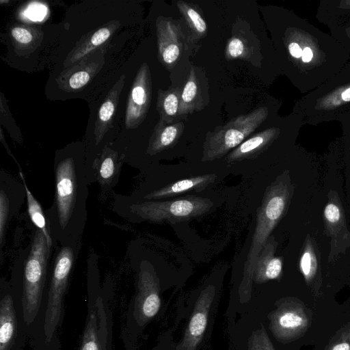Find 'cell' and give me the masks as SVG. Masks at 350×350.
<instances>
[{
    "instance_id": "1",
    "label": "cell",
    "mask_w": 350,
    "mask_h": 350,
    "mask_svg": "<svg viewBox=\"0 0 350 350\" xmlns=\"http://www.w3.org/2000/svg\"><path fill=\"white\" fill-rule=\"evenodd\" d=\"M81 153L62 151L54 160L55 193L45 211L53 243L81 247L88 219V180Z\"/></svg>"
},
{
    "instance_id": "2",
    "label": "cell",
    "mask_w": 350,
    "mask_h": 350,
    "mask_svg": "<svg viewBox=\"0 0 350 350\" xmlns=\"http://www.w3.org/2000/svg\"><path fill=\"white\" fill-rule=\"evenodd\" d=\"M51 250L43 232L33 226L30 243L20 249L12 267L10 282L12 293L21 299L28 337L43 304Z\"/></svg>"
},
{
    "instance_id": "3",
    "label": "cell",
    "mask_w": 350,
    "mask_h": 350,
    "mask_svg": "<svg viewBox=\"0 0 350 350\" xmlns=\"http://www.w3.org/2000/svg\"><path fill=\"white\" fill-rule=\"evenodd\" d=\"M294 191L295 185L288 170L284 171L266 188L261 205L257 210L256 227L239 286L242 301L250 297L256 258L273 230L286 213Z\"/></svg>"
},
{
    "instance_id": "4",
    "label": "cell",
    "mask_w": 350,
    "mask_h": 350,
    "mask_svg": "<svg viewBox=\"0 0 350 350\" xmlns=\"http://www.w3.org/2000/svg\"><path fill=\"white\" fill-rule=\"evenodd\" d=\"M135 273V291L125 314L120 332L125 350H135L138 336L161 308V286L153 264L147 259L137 260L130 254Z\"/></svg>"
},
{
    "instance_id": "5",
    "label": "cell",
    "mask_w": 350,
    "mask_h": 350,
    "mask_svg": "<svg viewBox=\"0 0 350 350\" xmlns=\"http://www.w3.org/2000/svg\"><path fill=\"white\" fill-rule=\"evenodd\" d=\"M213 206L211 200L193 196L167 201L135 202L126 195L117 193L114 195L113 202V211L133 223L185 221L205 215Z\"/></svg>"
},
{
    "instance_id": "6",
    "label": "cell",
    "mask_w": 350,
    "mask_h": 350,
    "mask_svg": "<svg viewBox=\"0 0 350 350\" xmlns=\"http://www.w3.org/2000/svg\"><path fill=\"white\" fill-rule=\"evenodd\" d=\"M113 282L109 278L101 287L99 274L88 275V310L79 350H113L111 301Z\"/></svg>"
},
{
    "instance_id": "7",
    "label": "cell",
    "mask_w": 350,
    "mask_h": 350,
    "mask_svg": "<svg viewBox=\"0 0 350 350\" xmlns=\"http://www.w3.org/2000/svg\"><path fill=\"white\" fill-rule=\"evenodd\" d=\"M267 115L268 109L260 107L209 131L203 144L202 161L219 159L237 148L266 120Z\"/></svg>"
},
{
    "instance_id": "8",
    "label": "cell",
    "mask_w": 350,
    "mask_h": 350,
    "mask_svg": "<svg viewBox=\"0 0 350 350\" xmlns=\"http://www.w3.org/2000/svg\"><path fill=\"white\" fill-rule=\"evenodd\" d=\"M29 339L23 306L13 297L10 281L0 280V350H24Z\"/></svg>"
},
{
    "instance_id": "9",
    "label": "cell",
    "mask_w": 350,
    "mask_h": 350,
    "mask_svg": "<svg viewBox=\"0 0 350 350\" xmlns=\"http://www.w3.org/2000/svg\"><path fill=\"white\" fill-rule=\"evenodd\" d=\"M278 307L268 316L269 329L282 343L295 340L308 329L310 312L299 299L286 297L278 301Z\"/></svg>"
},
{
    "instance_id": "10",
    "label": "cell",
    "mask_w": 350,
    "mask_h": 350,
    "mask_svg": "<svg viewBox=\"0 0 350 350\" xmlns=\"http://www.w3.org/2000/svg\"><path fill=\"white\" fill-rule=\"evenodd\" d=\"M323 210L325 232L330 238L329 262H336L350 247V231L338 193L331 191Z\"/></svg>"
},
{
    "instance_id": "11",
    "label": "cell",
    "mask_w": 350,
    "mask_h": 350,
    "mask_svg": "<svg viewBox=\"0 0 350 350\" xmlns=\"http://www.w3.org/2000/svg\"><path fill=\"white\" fill-rule=\"evenodd\" d=\"M152 99V79L149 66L143 63L134 79L128 96L125 111V127L137 128L148 112Z\"/></svg>"
},
{
    "instance_id": "12",
    "label": "cell",
    "mask_w": 350,
    "mask_h": 350,
    "mask_svg": "<svg viewBox=\"0 0 350 350\" xmlns=\"http://www.w3.org/2000/svg\"><path fill=\"white\" fill-rule=\"evenodd\" d=\"M26 190L23 182L18 181L6 171L0 172V250L2 260V250L5 241L8 225L18 213L25 198Z\"/></svg>"
},
{
    "instance_id": "13",
    "label": "cell",
    "mask_w": 350,
    "mask_h": 350,
    "mask_svg": "<svg viewBox=\"0 0 350 350\" xmlns=\"http://www.w3.org/2000/svg\"><path fill=\"white\" fill-rule=\"evenodd\" d=\"M215 295V287L208 285L198 297L182 340L175 350H197L206 330L209 310Z\"/></svg>"
},
{
    "instance_id": "14",
    "label": "cell",
    "mask_w": 350,
    "mask_h": 350,
    "mask_svg": "<svg viewBox=\"0 0 350 350\" xmlns=\"http://www.w3.org/2000/svg\"><path fill=\"white\" fill-rule=\"evenodd\" d=\"M101 47L79 62L65 68L56 79L59 88L66 92L82 90L99 72L104 64Z\"/></svg>"
},
{
    "instance_id": "15",
    "label": "cell",
    "mask_w": 350,
    "mask_h": 350,
    "mask_svg": "<svg viewBox=\"0 0 350 350\" xmlns=\"http://www.w3.org/2000/svg\"><path fill=\"white\" fill-rule=\"evenodd\" d=\"M124 163V155L107 146L96 159L93 166L95 182L100 187V196L105 198L117 185Z\"/></svg>"
},
{
    "instance_id": "16",
    "label": "cell",
    "mask_w": 350,
    "mask_h": 350,
    "mask_svg": "<svg viewBox=\"0 0 350 350\" xmlns=\"http://www.w3.org/2000/svg\"><path fill=\"white\" fill-rule=\"evenodd\" d=\"M156 29L159 60L165 68H172L183 48L180 29L174 22L162 16L157 20Z\"/></svg>"
},
{
    "instance_id": "17",
    "label": "cell",
    "mask_w": 350,
    "mask_h": 350,
    "mask_svg": "<svg viewBox=\"0 0 350 350\" xmlns=\"http://www.w3.org/2000/svg\"><path fill=\"white\" fill-rule=\"evenodd\" d=\"M120 27L119 21H111L82 36L66 57L63 64L64 69L79 62L100 49Z\"/></svg>"
},
{
    "instance_id": "18",
    "label": "cell",
    "mask_w": 350,
    "mask_h": 350,
    "mask_svg": "<svg viewBox=\"0 0 350 350\" xmlns=\"http://www.w3.org/2000/svg\"><path fill=\"white\" fill-rule=\"evenodd\" d=\"M278 243L271 234L262 246L254 265L253 281L262 284L271 280L278 279L282 273L283 261L275 256Z\"/></svg>"
},
{
    "instance_id": "19",
    "label": "cell",
    "mask_w": 350,
    "mask_h": 350,
    "mask_svg": "<svg viewBox=\"0 0 350 350\" xmlns=\"http://www.w3.org/2000/svg\"><path fill=\"white\" fill-rule=\"evenodd\" d=\"M217 178L215 174L196 176L178 180L161 188L154 189L144 194L128 198L135 202L145 200H156L167 197L174 196L189 191H201L213 183Z\"/></svg>"
},
{
    "instance_id": "20",
    "label": "cell",
    "mask_w": 350,
    "mask_h": 350,
    "mask_svg": "<svg viewBox=\"0 0 350 350\" xmlns=\"http://www.w3.org/2000/svg\"><path fill=\"white\" fill-rule=\"evenodd\" d=\"M125 75H122L110 89L101 105L100 106L95 127L94 129V145L98 146L105 135L111 129L116 112L120 95L125 83Z\"/></svg>"
},
{
    "instance_id": "21",
    "label": "cell",
    "mask_w": 350,
    "mask_h": 350,
    "mask_svg": "<svg viewBox=\"0 0 350 350\" xmlns=\"http://www.w3.org/2000/svg\"><path fill=\"white\" fill-rule=\"evenodd\" d=\"M184 129L183 122L166 124L159 120L149 138L146 154L154 156L172 147L180 139Z\"/></svg>"
},
{
    "instance_id": "22",
    "label": "cell",
    "mask_w": 350,
    "mask_h": 350,
    "mask_svg": "<svg viewBox=\"0 0 350 350\" xmlns=\"http://www.w3.org/2000/svg\"><path fill=\"white\" fill-rule=\"evenodd\" d=\"M320 260V252L317 244L308 234L302 247L299 265L306 283L315 289H317L321 283Z\"/></svg>"
},
{
    "instance_id": "23",
    "label": "cell",
    "mask_w": 350,
    "mask_h": 350,
    "mask_svg": "<svg viewBox=\"0 0 350 350\" xmlns=\"http://www.w3.org/2000/svg\"><path fill=\"white\" fill-rule=\"evenodd\" d=\"M277 132L275 129H268L255 134L231 151L226 157L227 161L234 163L260 155L273 141Z\"/></svg>"
},
{
    "instance_id": "24",
    "label": "cell",
    "mask_w": 350,
    "mask_h": 350,
    "mask_svg": "<svg viewBox=\"0 0 350 350\" xmlns=\"http://www.w3.org/2000/svg\"><path fill=\"white\" fill-rule=\"evenodd\" d=\"M10 36L16 53L26 55L38 47L44 33L40 27L15 24L10 29Z\"/></svg>"
},
{
    "instance_id": "25",
    "label": "cell",
    "mask_w": 350,
    "mask_h": 350,
    "mask_svg": "<svg viewBox=\"0 0 350 350\" xmlns=\"http://www.w3.org/2000/svg\"><path fill=\"white\" fill-rule=\"evenodd\" d=\"M202 98L200 82L196 70L191 68L189 75L182 90L179 107V116L192 113L202 109Z\"/></svg>"
},
{
    "instance_id": "26",
    "label": "cell",
    "mask_w": 350,
    "mask_h": 350,
    "mask_svg": "<svg viewBox=\"0 0 350 350\" xmlns=\"http://www.w3.org/2000/svg\"><path fill=\"white\" fill-rule=\"evenodd\" d=\"M182 88L180 87L170 88L167 90L159 89L157 92V109L159 120L166 124H173L179 116V107Z\"/></svg>"
},
{
    "instance_id": "27",
    "label": "cell",
    "mask_w": 350,
    "mask_h": 350,
    "mask_svg": "<svg viewBox=\"0 0 350 350\" xmlns=\"http://www.w3.org/2000/svg\"><path fill=\"white\" fill-rule=\"evenodd\" d=\"M19 170V176L21 181L25 185L26 190V200L27 205V212L30 217L31 222L33 226L40 229L45 236L48 246L51 249L53 243L51 235L50 226L49 221L44 211L40 204V202L36 199L34 196L29 190L28 185L26 183L22 168Z\"/></svg>"
},
{
    "instance_id": "28",
    "label": "cell",
    "mask_w": 350,
    "mask_h": 350,
    "mask_svg": "<svg viewBox=\"0 0 350 350\" xmlns=\"http://www.w3.org/2000/svg\"><path fill=\"white\" fill-rule=\"evenodd\" d=\"M176 6L185 18L194 38L200 39L207 33V25L196 7L184 1H178Z\"/></svg>"
},
{
    "instance_id": "29",
    "label": "cell",
    "mask_w": 350,
    "mask_h": 350,
    "mask_svg": "<svg viewBox=\"0 0 350 350\" xmlns=\"http://www.w3.org/2000/svg\"><path fill=\"white\" fill-rule=\"evenodd\" d=\"M248 350H275L262 325L248 338Z\"/></svg>"
},
{
    "instance_id": "30",
    "label": "cell",
    "mask_w": 350,
    "mask_h": 350,
    "mask_svg": "<svg viewBox=\"0 0 350 350\" xmlns=\"http://www.w3.org/2000/svg\"><path fill=\"white\" fill-rule=\"evenodd\" d=\"M249 53L247 44L243 38L233 36L227 42L225 55L228 60L237 58H244Z\"/></svg>"
},
{
    "instance_id": "31",
    "label": "cell",
    "mask_w": 350,
    "mask_h": 350,
    "mask_svg": "<svg viewBox=\"0 0 350 350\" xmlns=\"http://www.w3.org/2000/svg\"><path fill=\"white\" fill-rule=\"evenodd\" d=\"M325 350H350V322L336 333Z\"/></svg>"
},
{
    "instance_id": "32",
    "label": "cell",
    "mask_w": 350,
    "mask_h": 350,
    "mask_svg": "<svg viewBox=\"0 0 350 350\" xmlns=\"http://www.w3.org/2000/svg\"><path fill=\"white\" fill-rule=\"evenodd\" d=\"M46 12V8L38 2H33L28 5L25 10L26 17L31 21H41L44 18Z\"/></svg>"
},
{
    "instance_id": "33",
    "label": "cell",
    "mask_w": 350,
    "mask_h": 350,
    "mask_svg": "<svg viewBox=\"0 0 350 350\" xmlns=\"http://www.w3.org/2000/svg\"><path fill=\"white\" fill-rule=\"evenodd\" d=\"M288 51L294 57H300L302 55V50L298 44L292 42L288 45Z\"/></svg>"
},
{
    "instance_id": "34",
    "label": "cell",
    "mask_w": 350,
    "mask_h": 350,
    "mask_svg": "<svg viewBox=\"0 0 350 350\" xmlns=\"http://www.w3.org/2000/svg\"><path fill=\"white\" fill-rule=\"evenodd\" d=\"M312 56H313L312 51L309 47H306L302 51L301 57H302V60L304 62H310L312 59Z\"/></svg>"
},
{
    "instance_id": "35",
    "label": "cell",
    "mask_w": 350,
    "mask_h": 350,
    "mask_svg": "<svg viewBox=\"0 0 350 350\" xmlns=\"http://www.w3.org/2000/svg\"><path fill=\"white\" fill-rule=\"evenodd\" d=\"M0 138H1V141L2 142V144L4 145L5 148H6L7 150V152L9 154V155L10 157H12V159H14V161H15V163L17 164L18 167V169H21V167L19 164V163L18 162V161L16 160V159L15 158V157L12 154V152L10 151V150L9 149L7 144L5 143V141L3 139V131H2V129H1V135H0Z\"/></svg>"
},
{
    "instance_id": "36",
    "label": "cell",
    "mask_w": 350,
    "mask_h": 350,
    "mask_svg": "<svg viewBox=\"0 0 350 350\" xmlns=\"http://www.w3.org/2000/svg\"><path fill=\"white\" fill-rule=\"evenodd\" d=\"M342 98L345 101L350 100V88L342 92Z\"/></svg>"
},
{
    "instance_id": "37",
    "label": "cell",
    "mask_w": 350,
    "mask_h": 350,
    "mask_svg": "<svg viewBox=\"0 0 350 350\" xmlns=\"http://www.w3.org/2000/svg\"><path fill=\"white\" fill-rule=\"evenodd\" d=\"M10 1L8 0H6V1H3V0H1L0 1V3H9Z\"/></svg>"
}]
</instances>
